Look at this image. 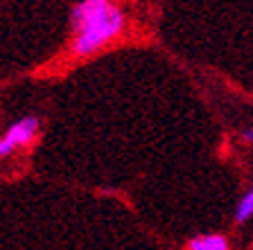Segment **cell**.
<instances>
[{
    "mask_svg": "<svg viewBox=\"0 0 253 250\" xmlns=\"http://www.w3.org/2000/svg\"><path fill=\"white\" fill-rule=\"evenodd\" d=\"M125 11L113 0H79L70 14L75 57H90L125 32Z\"/></svg>",
    "mask_w": 253,
    "mask_h": 250,
    "instance_id": "6da1fadb",
    "label": "cell"
},
{
    "mask_svg": "<svg viewBox=\"0 0 253 250\" xmlns=\"http://www.w3.org/2000/svg\"><path fill=\"white\" fill-rule=\"evenodd\" d=\"M41 131V122L34 115H25L21 120H16L14 124L7 126V131L0 136V160L9 158L14 151L30 146L34 142V138Z\"/></svg>",
    "mask_w": 253,
    "mask_h": 250,
    "instance_id": "7a4b0ae2",
    "label": "cell"
},
{
    "mask_svg": "<svg viewBox=\"0 0 253 250\" xmlns=\"http://www.w3.org/2000/svg\"><path fill=\"white\" fill-rule=\"evenodd\" d=\"M185 250H231V244L219 232H208V235H199L195 239H190Z\"/></svg>",
    "mask_w": 253,
    "mask_h": 250,
    "instance_id": "3957f363",
    "label": "cell"
},
{
    "mask_svg": "<svg viewBox=\"0 0 253 250\" xmlns=\"http://www.w3.org/2000/svg\"><path fill=\"white\" fill-rule=\"evenodd\" d=\"M253 216V185L244 192V196L240 198V203L235 208V223H247Z\"/></svg>",
    "mask_w": 253,
    "mask_h": 250,
    "instance_id": "277c9868",
    "label": "cell"
},
{
    "mask_svg": "<svg viewBox=\"0 0 253 250\" xmlns=\"http://www.w3.org/2000/svg\"><path fill=\"white\" fill-rule=\"evenodd\" d=\"M240 138H242V142H247V144H253V129H244L242 133H240Z\"/></svg>",
    "mask_w": 253,
    "mask_h": 250,
    "instance_id": "5b68a950",
    "label": "cell"
}]
</instances>
